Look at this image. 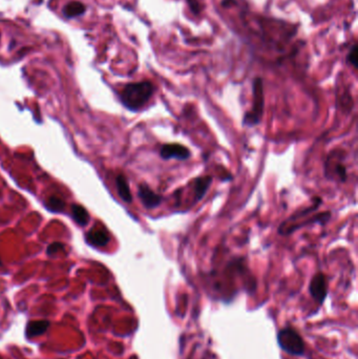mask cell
Wrapping results in <instances>:
<instances>
[{"mask_svg": "<svg viewBox=\"0 0 358 359\" xmlns=\"http://www.w3.org/2000/svg\"><path fill=\"white\" fill-rule=\"evenodd\" d=\"M310 294L312 298L317 301L319 304H323L327 298L328 293V285L327 279L323 273H318L312 278L309 286Z\"/></svg>", "mask_w": 358, "mask_h": 359, "instance_id": "cell-4", "label": "cell"}, {"mask_svg": "<svg viewBox=\"0 0 358 359\" xmlns=\"http://www.w3.org/2000/svg\"><path fill=\"white\" fill-rule=\"evenodd\" d=\"M212 182H213L212 177H201V178H198L195 180V182H194L195 203H197L203 199V197L207 193V189L209 188Z\"/></svg>", "mask_w": 358, "mask_h": 359, "instance_id": "cell-8", "label": "cell"}, {"mask_svg": "<svg viewBox=\"0 0 358 359\" xmlns=\"http://www.w3.org/2000/svg\"><path fill=\"white\" fill-rule=\"evenodd\" d=\"M46 206L50 211H52V213H55V214L62 213V211L66 209L65 201L60 198H57V197H51L48 200Z\"/></svg>", "mask_w": 358, "mask_h": 359, "instance_id": "cell-14", "label": "cell"}, {"mask_svg": "<svg viewBox=\"0 0 358 359\" xmlns=\"http://www.w3.org/2000/svg\"><path fill=\"white\" fill-rule=\"evenodd\" d=\"M154 93L155 87L152 82L141 81L128 84L123 89L120 97L126 109L132 112H137L151 100Z\"/></svg>", "mask_w": 358, "mask_h": 359, "instance_id": "cell-1", "label": "cell"}, {"mask_svg": "<svg viewBox=\"0 0 358 359\" xmlns=\"http://www.w3.org/2000/svg\"><path fill=\"white\" fill-rule=\"evenodd\" d=\"M72 217L74 221L80 226H87L90 222V215L86 208H83L80 205L72 206Z\"/></svg>", "mask_w": 358, "mask_h": 359, "instance_id": "cell-11", "label": "cell"}, {"mask_svg": "<svg viewBox=\"0 0 358 359\" xmlns=\"http://www.w3.org/2000/svg\"><path fill=\"white\" fill-rule=\"evenodd\" d=\"M110 236L105 230L101 229H92L88 232L87 235V241L97 247H104L110 243Z\"/></svg>", "mask_w": 358, "mask_h": 359, "instance_id": "cell-7", "label": "cell"}, {"mask_svg": "<svg viewBox=\"0 0 358 359\" xmlns=\"http://www.w3.org/2000/svg\"><path fill=\"white\" fill-rule=\"evenodd\" d=\"M357 58H358V48H357V45H354L348 54L347 60L355 69L357 68Z\"/></svg>", "mask_w": 358, "mask_h": 359, "instance_id": "cell-15", "label": "cell"}, {"mask_svg": "<svg viewBox=\"0 0 358 359\" xmlns=\"http://www.w3.org/2000/svg\"><path fill=\"white\" fill-rule=\"evenodd\" d=\"M334 163H336V164L332 165L331 167L327 166V168H326L327 174L331 173L333 178H338L341 182H345L347 180V177H348L346 166L342 162H334Z\"/></svg>", "mask_w": 358, "mask_h": 359, "instance_id": "cell-12", "label": "cell"}, {"mask_svg": "<svg viewBox=\"0 0 358 359\" xmlns=\"http://www.w3.org/2000/svg\"><path fill=\"white\" fill-rule=\"evenodd\" d=\"M187 4L189 6V9L192 10V12L196 15L200 14L202 8H201V5L199 3V0H187Z\"/></svg>", "mask_w": 358, "mask_h": 359, "instance_id": "cell-17", "label": "cell"}, {"mask_svg": "<svg viewBox=\"0 0 358 359\" xmlns=\"http://www.w3.org/2000/svg\"><path fill=\"white\" fill-rule=\"evenodd\" d=\"M63 247H65V245H63L62 243H59V242L53 243V244H51V245L48 247L47 253H48L49 256H53V255H55V253H57V252H59L60 250H62Z\"/></svg>", "mask_w": 358, "mask_h": 359, "instance_id": "cell-16", "label": "cell"}, {"mask_svg": "<svg viewBox=\"0 0 358 359\" xmlns=\"http://www.w3.org/2000/svg\"><path fill=\"white\" fill-rule=\"evenodd\" d=\"M84 11H86V8H84V6L81 3L74 2V3L69 4L65 8V10H63V14H65L69 18H72V17H75L78 15H81Z\"/></svg>", "mask_w": 358, "mask_h": 359, "instance_id": "cell-13", "label": "cell"}, {"mask_svg": "<svg viewBox=\"0 0 358 359\" xmlns=\"http://www.w3.org/2000/svg\"><path fill=\"white\" fill-rule=\"evenodd\" d=\"M138 196L143 206L147 209L156 208L162 202V197L157 193H155L154 190H152L150 186H147L145 184H141L139 186Z\"/></svg>", "mask_w": 358, "mask_h": 359, "instance_id": "cell-6", "label": "cell"}, {"mask_svg": "<svg viewBox=\"0 0 358 359\" xmlns=\"http://www.w3.org/2000/svg\"><path fill=\"white\" fill-rule=\"evenodd\" d=\"M50 327V322L48 321H36V322H31L27 326L26 334L29 339L32 337L39 336L41 334H44L47 332V330Z\"/></svg>", "mask_w": 358, "mask_h": 359, "instance_id": "cell-10", "label": "cell"}, {"mask_svg": "<svg viewBox=\"0 0 358 359\" xmlns=\"http://www.w3.org/2000/svg\"><path fill=\"white\" fill-rule=\"evenodd\" d=\"M280 347L291 355H303L305 352V343L302 336L292 328H285L278 334Z\"/></svg>", "mask_w": 358, "mask_h": 359, "instance_id": "cell-3", "label": "cell"}, {"mask_svg": "<svg viewBox=\"0 0 358 359\" xmlns=\"http://www.w3.org/2000/svg\"><path fill=\"white\" fill-rule=\"evenodd\" d=\"M3 265V262H2V260H0V266H2Z\"/></svg>", "mask_w": 358, "mask_h": 359, "instance_id": "cell-18", "label": "cell"}, {"mask_svg": "<svg viewBox=\"0 0 358 359\" xmlns=\"http://www.w3.org/2000/svg\"><path fill=\"white\" fill-rule=\"evenodd\" d=\"M116 185L120 198L126 203H132L133 196L130 189V185L128 183V180H126V178L123 175H119L116 178Z\"/></svg>", "mask_w": 358, "mask_h": 359, "instance_id": "cell-9", "label": "cell"}, {"mask_svg": "<svg viewBox=\"0 0 358 359\" xmlns=\"http://www.w3.org/2000/svg\"><path fill=\"white\" fill-rule=\"evenodd\" d=\"M264 86L261 78H256L254 81V105L252 109L246 113L243 119V124L245 126H255L261 122L264 113Z\"/></svg>", "mask_w": 358, "mask_h": 359, "instance_id": "cell-2", "label": "cell"}, {"mask_svg": "<svg viewBox=\"0 0 358 359\" xmlns=\"http://www.w3.org/2000/svg\"><path fill=\"white\" fill-rule=\"evenodd\" d=\"M160 157L163 160L176 159L184 161L191 157V151L181 144H165L160 150Z\"/></svg>", "mask_w": 358, "mask_h": 359, "instance_id": "cell-5", "label": "cell"}]
</instances>
